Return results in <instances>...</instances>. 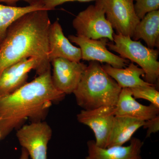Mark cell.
Instances as JSON below:
<instances>
[{
	"label": "cell",
	"mask_w": 159,
	"mask_h": 159,
	"mask_svg": "<svg viewBox=\"0 0 159 159\" xmlns=\"http://www.w3.org/2000/svg\"><path fill=\"white\" fill-rule=\"evenodd\" d=\"M96 2L78 13L73 20V27L78 36L92 39H107L113 42L114 29L106 17L101 1Z\"/></svg>",
	"instance_id": "5"
},
{
	"label": "cell",
	"mask_w": 159,
	"mask_h": 159,
	"mask_svg": "<svg viewBox=\"0 0 159 159\" xmlns=\"http://www.w3.org/2000/svg\"><path fill=\"white\" fill-rule=\"evenodd\" d=\"M0 44H1V43H0Z\"/></svg>",
	"instance_id": "26"
},
{
	"label": "cell",
	"mask_w": 159,
	"mask_h": 159,
	"mask_svg": "<svg viewBox=\"0 0 159 159\" xmlns=\"http://www.w3.org/2000/svg\"><path fill=\"white\" fill-rule=\"evenodd\" d=\"M136 14L141 20L147 13L159 10V0H134Z\"/></svg>",
	"instance_id": "20"
},
{
	"label": "cell",
	"mask_w": 159,
	"mask_h": 159,
	"mask_svg": "<svg viewBox=\"0 0 159 159\" xmlns=\"http://www.w3.org/2000/svg\"><path fill=\"white\" fill-rule=\"evenodd\" d=\"M49 58L50 61L64 58L79 62L81 60V50L71 43L64 34L58 20L51 24L48 33Z\"/></svg>",
	"instance_id": "12"
},
{
	"label": "cell",
	"mask_w": 159,
	"mask_h": 159,
	"mask_svg": "<svg viewBox=\"0 0 159 159\" xmlns=\"http://www.w3.org/2000/svg\"><path fill=\"white\" fill-rule=\"evenodd\" d=\"M96 0H39V2L48 11L54 10L57 6L68 2H82Z\"/></svg>",
	"instance_id": "21"
},
{
	"label": "cell",
	"mask_w": 159,
	"mask_h": 159,
	"mask_svg": "<svg viewBox=\"0 0 159 159\" xmlns=\"http://www.w3.org/2000/svg\"><path fill=\"white\" fill-rule=\"evenodd\" d=\"M106 17L116 34L130 38L140 20L136 14L134 0H100Z\"/></svg>",
	"instance_id": "7"
},
{
	"label": "cell",
	"mask_w": 159,
	"mask_h": 159,
	"mask_svg": "<svg viewBox=\"0 0 159 159\" xmlns=\"http://www.w3.org/2000/svg\"><path fill=\"white\" fill-rule=\"evenodd\" d=\"M66 95L54 87L50 69L14 93L0 97L2 139L25 125L27 120L43 121L53 103L62 101Z\"/></svg>",
	"instance_id": "1"
},
{
	"label": "cell",
	"mask_w": 159,
	"mask_h": 159,
	"mask_svg": "<svg viewBox=\"0 0 159 159\" xmlns=\"http://www.w3.org/2000/svg\"><path fill=\"white\" fill-rule=\"evenodd\" d=\"M134 40L142 39L149 48H159V10L147 13L136 26L131 38Z\"/></svg>",
	"instance_id": "17"
},
{
	"label": "cell",
	"mask_w": 159,
	"mask_h": 159,
	"mask_svg": "<svg viewBox=\"0 0 159 159\" xmlns=\"http://www.w3.org/2000/svg\"><path fill=\"white\" fill-rule=\"evenodd\" d=\"M32 70L37 75L47 71L34 57L24 58L5 69L0 74V97L10 95L26 84Z\"/></svg>",
	"instance_id": "8"
},
{
	"label": "cell",
	"mask_w": 159,
	"mask_h": 159,
	"mask_svg": "<svg viewBox=\"0 0 159 159\" xmlns=\"http://www.w3.org/2000/svg\"><path fill=\"white\" fill-rule=\"evenodd\" d=\"M38 0H0V2H3L7 4V6H16V4L20 1H24L29 3V5L35 4Z\"/></svg>",
	"instance_id": "23"
},
{
	"label": "cell",
	"mask_w": 159,
	"mask_h": 159,
	"mask_svg": "<svg viewBox=\"0 0 159 159\" xmlns=\"http://www.w3.org/2000/svg\"><path fill=\"white\" fill-rule=\"evenodd\" d=\"M116 116L147 121L159 115V108L151 103L142 105L133 97L130 89L122 88L115 107Z\"/></svg>",
	"instance_id": "14"
},
{
	"label": "cell",
	"mask_w": 159,
	"mask_h": 159,
	"mask_svg": "<svg viewBox=\"0 0 159 159\" xmlns=\"http://www.w3.org/2000/svg\"><path fill=\"white\" fill-rule=\"evenodd\" d=\"M2 139V135H1V132H0V140Z\"/></svg>",
	"instance_id": "25"
},
{
	"label": "cell",
	"mask_w": 159,
	"mask_h": 159,
	"mask_svg": "<svg viewBox=\"0 0 159 159\" xmlns=\"http://www.w3.org/2000/svg\"><path fill=\"white\" fill-rule=\"evenodd\" d=\"M115 116V107L111 106L82 110L77 116L78 122L92 129L96 138L95 143L102 148H107Z\"/></svg>",
	"instance_id": "10"
},
{
	"label": "cell",
	"mask_w": 159,
	"mask_h": 159,
	"mask_svg": "<svg viewBox=\"0 0 159 159\" xmlns=\"http://www.w3.org/2000/svg\"><path fill=\"white\" fill-rule=\"evenodd\" d=\"M88 154L85 159H142V148L144 142L138 138H132L128 146H115L102 148L95 141L87 142Z\"/></svg>",
	"instance_id": "13"
},
{
	"label": "cell",
	"mask_w": 159,
	"mask_h": 159,
	"mask_svg": "<svg viewBox=\"0 0 159 159\" xmlns=\"http://www.w3.org/2000/svg\"><path fill=\"white\" fill-rule=\"evenodd\" d=\"M145 129H147L146 138L150 136L152 133L157 132L159 130V115L149 120L145 121V124L143 126Z\"/></svg>",
	"instance_id": "22"
},
{
	"label": "cell",
	"mask_w": 159,
	"mask_h": 159,
	"mask_svg": "<svg viewBox=\"0 0 159 159\" xmlns=\"http://www.w3.org/2000/svg\"><path fill=\"white\" fill-rule=\"evenodd\" d=\"M145 122V121L129 117L116 116L107 148L122 146L130 141L134 133L143 127Z\"/></svg>",
	"instance_id": "15"
},
{
	"label": "cell",
	"mask_w": 159,
	"mask_h": 159,
	"mask_svg": "<svg viewBox=\"0 0 159 159\" xmlns=\"http://www.w3.org/2000/svg\"><path fill=\"white\" fill-rule=\"evenodd\" d=\"M102 67L122 89L132 88L140 86H155L141 78V76H145V72L133 62L130 63L125 69L113 67L107 64L102 65Z\"/></svg>",
	"instance_id": "16"
},
{
	"label": "cell",
	"mask_w": 159,
	"mask_h": 159,
	"mask_svg": "<svg viewBox=\"0 0 159 159\" xmlns=\"http://www.w3.org/2000/svg\"><path fill=\"white\" fill-rule=\"evenodd\" d=\"M41 9H46L39 2V0L35 4L25 7L0 4V43L6 37L8 29L16 20L27 13Z\"/></svg>",
	"instance_id": "18"
},
{
	"label": "cell",
	"mask_w": 159,
	"mask_h": 159,
	"mask_svg": "<svg viewBox=\"0 0 159 159\" xmlns=\"http://www.w3.org/2000/svg\"><path fill=\"white\" fill-rule=\"evenodd\" d=\"M48 11H31L10 26L0 44V74L9 66L29 57L37 58L45 71L51 69L48 33L51 23Z\"/></svg>",
	"instance_id": "2"
},
{
	"label": "cell",
	"mask_w": 159,
	"mask_h": 159,
	"mask_svg": "<svg viewBox=\"0 0 159 159\" xmlns=\"http://www.w3.org/2000/svg\"><path fill=\"white\" fill-rule=\"evenodd\" d=\"M121 89L99 62L90 61L73 94L77 105L83 110H92L116 106Z\"/></svg>",
	"instance_id": "3"
},
{
	"label": "cell",
	"mask_w": 159,
	"mask_h": 159,
	"mask_svg": "<svg viewBox=\"0 0 159 159\" xmlns=\"http://www.w3.org/2000/svg\"><path fill=\"white\" fill-rule=\"evenodd\" d=\"M51 78L55 89L66 95L73 93L87 66L84 63L57 58L51 61Z\"/></svg>",
	"instance_id": "11"
},
{
	"label": "cell",
	"mask_w": 159,
	"mask_h": 159,
	"mask_svg": "<svg viewBox=\"0 0 159 159\" xmlns=\"http://www.w3.org/2000/svg\"><path fill=\"white\" fill-rule=\"evenodd\" d=\"M68 39L71 42L79 46L83 60L106 63L117 68L125 67L129 63L128 60L109 51L107 47L109 40L107 39H92L77 35H69Z\"/></svg>",
	"instance_id": "9"
},
{
	"label": "cell",
	"mask_w": 159,
	"mask_h": 159,
	"mask_svg": "<svg viewBox=\"0 0 159 159\" xmlns=\"http://www.w3.org/2000/svg\"><path fill=\"white\" fill-rule=\"evenodd\" d=\"M52 135L51 126L44 121L25 124L16 134L20 145L31 159H48V144Z\"/></svg>",
	"instance_id": "6"
},
{
	"label": "cell",
	"mask_w": 159,
	"mask_h": 159,
	"mask_svg": "<svg viewBox=\"0 0 159 159\" xmlns=\"http://www.w3.org/2000/svg\"><path fill=\"white\" fill-rule=\"evenodd\" d=\"M155 86H140L130 89L135 99L148 100L151 104L159 108V92Z\"/></svg>",
	"instance_id": "19"
},
{
	"label": "cell",
	"mask_w": 159,
	"mask_h": 159,
	"mask_svg": "<svg viewBox=\"0 0 159 159\" xmlns=\"http://www.w3.org/2000/svg\"><path fill=\"white\" fill-rule=\"evenodd\" d=\"M30 157L28 152L25 148H22L21 152L19 159H30Z\"/></svg>",
	"instance_id": "24"
},
{
	"label": "cell",
	"mask_w": 159,
	"mask_h": 159,
	"mask_svg": "<svg viewBox=\"0 0 159 159\" xmlns=\"http://www.w3.org/2000/svg\"><path fill=\"white\" fill-rule=\"evenodd\" d=\"M107 46L110 50L119 54L120 57L140 66L145 72L146 82L156 86L158 84V50L149 48L139 41L116 33H114L113 42H108Z\"/></svg>",
	"instance_id": "4"
}]
</instances>
